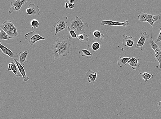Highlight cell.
<instances>
[{"mask_svg": "<svg viewBox=\"0 0 161 119\" xmlns=\"http://www.w3.org/2000/svg\"><path fill=\"white\" fill-rule=\"evenodd\" d=\"M70 40L68 38H58L55 44L51 47L55 60L60 56H66L69 53Z\"/></svg>", "mask_w": 161, "mask_h": 119, "instance_id": "6da1fadb", "label": "cell"}, {"mask_svg": "<svg viewBox=\"0 0 161 119\" xmlns=\"http://www.w3.org/2000/svg\"><path fill=\"white\" fill-rule=\"evenodd\" d=\"M1 28L7 34L9 39H15L19 37L17 28L12 21L6 20L1 25Z\"/></svg>", "mask_w": 161, "mask_h": 119, "instance_id": "7a4b0ae2", "label": "cell"}, {"mask_svg": "<svg viewBox=\"0 0 161 119\" xmlns=\"http://www.w3.org/2000/svg\"><path fill=\"white\" fill-rule=\"evenodd\" d=\"M89 24L83 21L81 18L76 16L70 24V28L74 30L77 34L85 33V29L88 28Z\"/></svg>", "mask_w": 161, "mask_h": 119, "instance_id": "3957f363", "label": "cell"}, {"mask_svg": "<svg viewBox=\"0 0 161 119\" xmlns=\"http://www.w3.org/2000/svg\"><path fill=\"white\" fill-rule=\"evenodd\" d=\"M138 20L141 22H147L152 27V31L153 25L155 22L161 18L159 15H152L148 14L145 12H141L138 15Z\"/></svg>", "mask_w": 161, "mask_h": 119, "instance_id": "277c9868", "label": "cell"}, {"mask_svg": "<svg viewBox=\"0 0 161 119\" xmlns=\"http://www.w3.org/2000/svg\"><path fill=\"white\" fill-rule=\"evenodd\" d=\"M25 40L27 41L31 46H33L38 41L47 40V38L41 36L37 31H32L25 34Z\"/></svg>", "mask_w": 161, "mask_h": 119, "instance_id": "5b68a950", "label": "cell"}, {"mask_svg": "<svg viewBox=\"0 0 161 119\" xmlns=\"http://www.w3.org/2000/svg\"><path fill=\"white\" fill-rule=\"evenodd\" d=\"M68 22V17H60L58 21L54 24L53 27L56 30L55 34V36L60 32L65 30L67 28V24Z\"/></svg>", "mask_w": 161, "mask_h": 119, "instance_id": "8992f818", "label": "cell"}, {"mask_svg": "<svg viewBox=\"0 0 161 119\" xmlns=\"http://www.w3.org/2000/svg\"><path fill=\"white\" fill-rule=\"evenodd\" d=\"M150 43L151 48L155 52L154 60L159 62V70L161 72V49L158 45L154 42L152 38V36L150 38Z\"/></svg>", "mask_w": 161, "mask_h": 119, "instance_id": "52a82bcc", "label": "cell"}, {"mask_svg": "<svg viewBox=\"0 0 161 119\" xmlns=\"http://www.w3.org/2000/svg\"><path fill=\"white\" fill-rule=\"evenodd\" d=\"M27 2L25 0H16L11 2L10 7L9 11L10 14H11L14 11H20L22 6Z\"/></svg>", "mask_w": 161, "mask_h": 119, "instance_id": "ba28073f", "label": "cell"}, {"mask_svg": "<svg viewBox=\"0 0 161 119\" xmlns=\"http://www.w3.org/2000/svg\"><path fill=\"white\" fill-rule=\"evenodd\" d=\"M129 25V23L128 20L125 21L123 22H118L111 20H102L101 21V25H108L111 26H121L124 27H127Z\"/></svg>", "mask_w": 161, "mask_h": 119, "instance_id": "9c48e42d", "label": "cell"}, {"mask_svg": "<svg viewBox=\"0 0 161 119\" xmlns=\"http://www.w3.org/2000/svg\"><path fill=\"white\" fill-rule=\"evenodd\" d=\"M0 49L3 54L8 56L11 58L16 60L17 59L18 57V54L8 49V48L4 46L1 43H0Z\"/></svg>", "mask_w": 161, "mask_h": 119, "instance_id": "30bf717a", "label": "cell"}, {"mask_svg": "<svg viewBox=\"0 0 161 119\" xmlns=\"http://www.w3.org/2000/svg\"><path fill=\"white\" fill-rule=\"evenodd\" d=\"M140 35L141 37L138 41L137 44L135 46V48L138 49L140 48L141 50H142L144 44L146 42L147 40L149 39L150 37L147 34L146 32H144L143 33H141Z\"/></svg>", "mask_w": 161, "mask_h": 119, "instance_id": "8fae6325", "label": "cell"}, {"mask_svg": "<svg viewBox=\"0 0 161 119\" xmlns=\"http://www.w3.org/2000/svg\"><path fill=\"white\" fill-rule=\"evenodd\" d=\"M136 38L132 36L128 37L124 34L123 36L122 43L124 46L131 47L134 46L136 42Z\"/></svg>", "mask_w": 161, "mask_h": 119, "instance_id": "7c38bea8", "label": "cell"}, {"mask_svg": "<svg viewBox=\"0 0 161 119\" xmlns=\"http://www.w3.org/2000/svg\"><path fill=\"white\" fill-rule=\"evenodd\" d=\"M29 53V50L28 49H27L24 51H21L18 54V57L17 60L24 67L25 66L26 63L27 62V57Z\"/></svg>", "mask_w": 161, "mask_h": 119, "instance_id": "4fadbf2b", "label": "cell"}, {"mask_svg": "<svg viewBox=\"0 0 161 119\" xmlns=\"http://www.w3.org/2000/svg\"><path fill=\"white\" fill-rule=\"evenodd\" d=\"M26 14L28 15H34L38 16L40 13V9L38 6H35L34 4L29 5L28 7L26 10Z\"/></svg>", "mask_w": 161, "mask_h": 119, "instance_id": "5bb4252c", "label": "cell"}, {"mask_svg": "<svg viewBox=\"0 0 161 119\" xmlns=\"http://www.w3.org/2000/svg\"><path fill=\"white\" fill-rule=\"evenodd\" d=\"M13 60L16 64L19 72L20 73L22 77H23L24 82H27L29 80V77L26 75V73L24 68V67L21 65V64L18 62L17 60L14 59Z\"/></svg>", "mask_w": 161, "mask_h": 119, "instance_id": "9a60e30c", "label": "cell"}, {"mask_svg": "<svg viewBox=\"0 0 161 119\" xmlns=\"http://www.w3.org/2000/svg\"><path fill=\"white\" fill-rule=\"evenodd\" d=\"M11 63H9L8 65V70L12 72L17 77L22 76L14 61L11 60Z\"/></svg>", "mask_w": 161, "mask_h": 119, "instance_id": "2e32d148", "label": "cell"}, {"mask_svg": "<svg viewBox=\"0 0 161 119\" xmlns=\"http://www.w3.org/2000/svg\"><path fill=\"white\" fill-rule=\"evenodd\" d=\"M86 76L87 77L89 82L95 83L97 77V73H95L93 71L89 70L85 73Z\"/></svg>", "mask_w": 161, "mask_h": 119, "instance_id": "e0dca14e", "label": "cell"}, {"mask_svg": "<svg viewBox=\"0 0 161 119\" xmlns=\"http://www.w3.org/2000/svg\"><path fill=\"white\" fill-rule=\"evenodd\" d=\"M139 60L132 57L127 62L131 67L132 69L134 70H138L139 68L140 64L139 62Z\"/></svg>", "mask_w": 161, "mask_h": 119, "instance_id": "ac0fdd59", "label": "cell"}, {"mask_svg": "<svg viewBox=\"0 0 161 119\" xmlns=\"http://www.w3.org/2000/svg\"><path fill=\"white\" fill-rule=\"evenodd\" d=\"M88 47L93 52H95L101 49L100 44L98 41L94 40L91 43L90 46L88 45Z\"/></svg>", "mask_w": 161, "mask_h": 119, "instance_id": "d6986e66", "label": "cell"}, {"mask_svg": "<svg viewBox=\"0 0 161 119\" xmlns=\"http://www.w3.org/2000/svg\"><path fill=\"white\" fill-rule=\"evenodd\" d=\"M130 59L131 58L128 57H119V59L117 60L118 65L120 67L125 66Z\"/></svg>", "mask_w": 161, "mask_h": 119, "instance_id": "ffe728a7", "label": "cell"}, {"mask_svg": "<svg viewBox=\"0 0 161 119\" xmlns=\"http://www.w3.org/2000/svg\"><path fill=\"white\" fill-rule=\"evenodd\" d=\"M92 34L93 37L96 38L93 40L98 42H101L104 39L105 37L104 35L102 34L100 31L97 30L93 32Z\"/></svg>", "mask_w": 161, "mask_h": 119, "instance_id": "44dd1931", "label": "cell"}, {"mask_svg": "<svg viewBox=\"0 0 161 119\" xmlns=\"http://www.w3.org/2000/svg\"><path fill=\"white\" fill-rule=\"evenodd\" d=\"M140 74L141 78L144 80L145 82H146L148 80L153 78L154 76L152 74H151L149 73L146 72L140 73Z\"/></svg>", "mask_w": 161, "mask_h": 119, "instance_id": "7402d4cb", "label": "cell"}, {"mask_svg": "<svg viewBox=\"0 0 161 119\" xmlns=\"http://www.w3.org/2000/svg\"><path fill=\"white\" fill-rule=\"evenodd\" d=\"M77 38L82 42H88L89 40V35H86L85 33H81L78 34Z\"/></svg>", "mask_w": 161, "mask_h": 119, "instance_id": "603a6c76", "label": "cell"}, {"mask_svg": "<svg viewBox=\"0 0 161 119\" xmlns=\"http://www.w3.org/2000/svg\"><path fill=\"white\" fill-rule=\"evenodd\" d=\"M67 29L69 30V39L70 40L72 39H75L77 38V36L76 31L70 28L69 26H67Z\"/></svg>", "mask_w": 161, "mask_h": 119, "instance_id": "cb8c5ba5", "label": "cell"}, {"mask_svg": "<svg viewBox=\"0 0 161 119\" xmlns=\"http://www.w3.org/2000/svg\"><path fill=\"white\" fill-rule=\"evenodd\" d=\"M9 39L7 34L1 28V31H0V41H1V43L3 41L9 40Z\"/></svg>", "mask_w": 161, "mask_h": 119, "instance_id": "d4e9b609", "label": "cell"}, {"mask_svg": "<svg viewBox=\"0 0 161 119\" xmlns=\"http://www.w3.org/2000/svg\"><path fill=\"white\" fill-rule=\"evenodd\" d=\"M79 54L83 57H91L93 54L88 50H83L78 51Z\"/></svg>", "mask_w": 161, "mask_h": 119, "instance_id": "484cf974", "label": "cell"}, {"mask_svg": "<svg viewBox=\"0 0 161 119\" xmlns=\"http://www.w3.org/2000/svg\"><path fill=\"white\" fill-rule=\"evenodd\" d=\"M30 24L32 29L37 28L40 25L39 22L36 19H33L30 22Z\"/></svg>", "mask_w": 161, "mask_h": 119, "instance_id": "4316f807", "label": "cell"}, {"mask_svg": "<svg viewBox=\"0 0 161 119\" xmlns=\"http://www.w3.org/2000/svg\"><path fill=\"white\" fill-rule=\"evenodd\" d=\"M69 8L70 9H73L75 7V4L74 2L75 1H69Z\"/></svg>", "mask_w": 161, "mask_h": 119, "instance_id": "83f0119b", "label": "cell"}, {"mask_svg": "<svg viewBox=\"0 0 161 119\" xmlns=\"http://www.w3.org/2000/svg\"><path fill=\"white\" fill-rule=\"evenodd\" d=\"M161 41V27L159 29V33L158 35V37L157 38L156 40L154 42L155 43H159Z\"/></svg>", "mask_w": 161, "mask_h": 119, "instance_id": "f1b7e54d", "label": "cell"}, {"mask_svg": "<svg viewBox=\"0 0 161 119\" xmlns=\"http://www.w3.org/2000/svg\"><path fill=\"white\" fill-rule=\"evenodd\" d=\"M157 106L159 109V112H161V101H159L157 103Z\"/></svg>", "mask_w": 161, "mask_h": 119, "instance_id": "f546056e", "label": "cell"}, {"mask_svg": "<svg viewBox=\"0 0 161 119\" xmlns=\"http://www.w3.org/2000/svg\"><path fill=\"white\" fill-rule=\"evenodd\" d=\"M68 5L69 4H67V2L65 3V8L67 9L69 8Z\"/></svg>", "mask_w": 161, "mask_h": 119, "instance_id": "4dcf8cb0", "label": "cell"}]
</instances>
